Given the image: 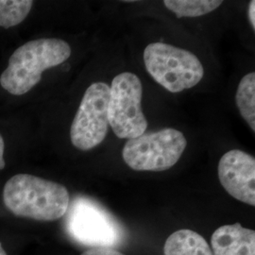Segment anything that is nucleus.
Wrapping results in <instances>:
<instances>
[{"label": "nucleus", "instance_id": "nucleus-1", "mask_svg": "<svg viewBox=\"0 0 255 255\" xmlns=\"http://www.w3.org/2000/svg\"><path fill=\"white\" fill-rule=\"evenodd\" d=\"M5 206L13 215L39 221H54L67 213L68 190L63 184L29 174H17L3 189Z\"/></svg>", "mask_w": 255, "mask_h": 255}, {"label": "nucleus", "instance_id": "nucleus-2", "mask_svg": "<svg viewBox=\"0 0 255 255\" xmlns=\"http://www.w3.org/2000/svg\"><path fill=\"white\" fill-rule=\"evenodd\" d=\"M70 55L71 47L64 40L29 41L10 56L7 68L0 76V84L9 94L22 96L40 82L44 71L63 64Z\"/></svg>", "mask_w": 255, "mask_h": 255}, {"label": "nucleus", "instance_id": "nucleus-3", "mask_svg": "<svg viewBox=\"0 0 255 255\" xmlns=\"http://www.w3.org/2000/svg\"><path fill=\"white\" fill-rule=\"evenodd\" d=\"M144 62L155 82L171 93L190 89L204 75V68L196 55L162 42L146 46Z\"/></svg>", "mask_w": 255, "mask_h": 255}, {"label": "nucleus", "instance_id": "nucleus-4", "mask_svg": "<svg viewBox=\"0 0 255 255\" xmlns=\"http://www.w3.org/2000/svg\"><path fill=\"white\" fill-rule=\"evenodd\" d=\"M65 228L74 241L90 248L116 249L127 240V231L119 220L100 204L87 199L74 201Z\"/></svg>", "mask_w": 255, "mask_h": 255}, {"label": "nucleus", "instance_id": "nucleus-5", "mask_svg": "<svg viewBox=\"0 0 255 255\" xmlns=\"http://www.w3.org/2000/svg\"><path fill=\"white\" fill-rule=\"evenodd\" d=\"M186 145L187 141L182 132L166 128L128 139L122 156L133 170L164 171L180 160Z\"/></svg>", "mask_w": 255, "mask_h": 255}, {"label": "nucleus", "instance_id": "nucleus-6", "mask_svg": "<svg viewBox=\"0 0 255 255\" xmlns=\"http://www.w3.org/2000/svg\"><path fill=\"white\" fill-rule=\"evenodd\" d=\"M143 86L135 74L118 75L110 86L109 126L121 139H133L146 132L145 115L141 107Z\"/></svg>", "mask_w": 255, "mask_h": 255}, {"label": "nucleus", "instance_id": "nucleus-7", "mask_svg": "<svg viewBox=\"0 0 255 255\" xmlns=\"http://www.w3.org/2000/svg\"><path fill=\"white\" fill-rule=\"evenodd\" d=\"M109 96L110 86L104 82L93 83L84 93L70 128L76 148L87 151L105 139L109 128Z\"/></svg>", "mask_w": 255, "mask_h": 255}, {"label": "nucleus", "instance_id": "nucleus-8", "mask_svg": "<svg viewBox=\"0 0 255 255\" xmlns=\"http://www.w3.org/2000/svg\"><path fill=\"white\" fill-rule=\"evenodd\" d=\"M219 182L237 201L255 205V159L240 149L223 155L219 164Z\"/></svg>", "mask_w": 255, "mask_h": 255}, {"label": "nucleus", "instance_id": "nucleus-9", "mask_svg": "<svg viewBox=\"0 0 255 255\" xmlns=\"http://www.w3.org/2000/svg\"><path fill=\"white\" fill-rule=\"evenodd\" d=\"M214 255H255V232L240 223L217 229L211 237Z\"/></svg>", "mask_w": 255, "mask_h": 255}, {"label": "nucleus", "instance_id": "nucleus-10", "mask_svg": "<svg viewBox=\"0 0 255 255\" xmlns=\"http://www.w3.org/2000/svg\"><path fill=\"white\" fill-rule=\"evenodd\" d=\"M164 255H214L206 240L191 230H179L166 239Z\"/></svg>", "mask_w": 255, "mask_h": 255}, {"label": "nucleus", "instance_id": "nucleus-11", "mask_svg": "<svg viewBox=\"0 0 255 255\" xmlns=\"http://www.w3.org/2000/svg\"><path fill=\"white\" fill-rule=\"evenodd\" d=\"M237 105L242 118L255 131V73L251 72L242 78L238 84Z\"/></svg>", "mask_w": 255, "mask_h": 255}, {"label": "nucleus", "instance_id": "nucleus-12", "mask_svg": "<svg viewBox=\"0 0 255 255\" xmlns=\"http://www.w3.org/2000/svg\"><path fill=\"white\" fill-rule=\"evenodd\" d=\"M164 6L182 17H199L212 12L222 4L220 0H165Z\"/></svg>", "mask_w": 255, "mask_h": 255}, {"label": "nucleus", "instance_id": "nucleus-13", "mask_svg": "<svg viewBox=\"0 0 255 255\" xmlns=\"http://www.w3.org/2000/svg\"><path fill=\"white\" fill-rule=\"evenodd\" d=\"M30 0H0V27H14L24 21L32 8Z\"/></svg>", "mask_w": 255, "mask_h": 255}, {"label": "nucleus", "instance_id": "nucleus-14", "mask_svg": "<svg viewBox=\"0 0 255 255\" xmlns=\"http://www.w3.org/2000/svg\"><path fill=\"white\" fill-rule=\"evenodd\" d=\"M81 255H126L114 248H90Z\"/></svg>", "mask_w": 255, "mask_h": 255}, {"label": "nucleus", "instance_id": "nucleus-15", "mask_svg": "<svg viewBox=\"0 0 255 255\" xmlns=\"http://www.w3.org/2000/svg\"><path fill=\"white\" fill-rule=\"evenodd\" d=\"M4 149H5V143L3 137L0 134V170L5 168L6 162L4 160Z\"/></svg>", "mask_w": 255, "mask_h": 255}, {"label": "nucleus", "instance_id": "nucleus-16", "mask_svg": "<svg viewBox=\"0 0 255 255\" xmlns=\"http://www.w3.org/2000/svg\"><path fill=\"white\" fill-rule=\"evenodd\" d=\"M255 2L252 1L250 3V9H249V19H250V23L252 25V27L255 29Z\"/></svg>", "mask_w": 255, "mask_h": 255}, {"label": "nucleus", "instance_id": "nucleus-17", "mask_svg": "<svg viewBox=\"0 0 255 255\" xmlns=\"http://www.w3.org/2000/svg\"><path fill=\"white\" fill-rule=\"evenodd\" d=\"M0 255H7V253L5 252V250L3 249V247H2V244L0 243Z\"/></svg>", "mask_w": 255, "mask_h": 255}]
</instances>
